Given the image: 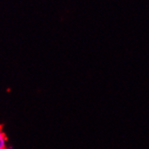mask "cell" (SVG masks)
<instances>
[{
  "instance_id": "1",
  "label": "cell",
  "mask_w": 149,
  "mask_h": 149,
  "mask_svg": "<svg viewBox=\"0 0 149 149\" xmlns=\"http://www.w3.org/2000/svg\"><path fill=\"white\" fill-rule=\"evenodd\" d=\"M6 138L5 134L0 130V149H6Z\"/></svg>"
}]
</instances>
